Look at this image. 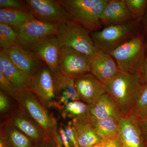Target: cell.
<instances>
[{
    "instance_id": "obj_30",
    "label": "cell",
    "mask_w": 147,
    "mask_h": 147,
    "mask_svg": "<svg viewBox=\"0 0 147 147\" xmlns=\"http://www.w3.org/2000/svg\"><path fill=\"white\" fill-rule=\"evenodd\" d=\"M0 88L3 91L17 100L18 96V92L14 86L10 81L0 72Z\"/></svg>"
},
{
    "instance_id": "obj_28",
    "label": "cell",
    "mask_w": 147,
    "mask_h": 147,
    "mask_svg": "<svg viewBox=\"0 0 147 147\" xmlns=\"http://www.w3.org/2000/svg\"><path fill=\"white\" fill-rule=\"evenodd\" d=\"M17 100L3 91L0 90L1 120L4 121L11 112L18 108Z\"/></svg>"
},
{
    "instance_id": "obj_8",
    "label": "cell",
    "mask_w": 147,
    "mask_h": 147,
    "mask_svg": "<svg viewBox=\"0 0 147 147\" xmlns=\"http://www.w3.org/2000/svg\"><path fill=\"white\" fill-rule=\"evenodd\" d=\"M91 59L84 54L69 47H62L59 63V71L76 79L90 73Z\"/></svg>"
},
{
    "instance_id": "obj_25",
    "label": "cell",
    "mask_w": 147,
    "mask_h": 147,
    "mask_svg": "<svg viewBox=\"0 0 147 147\" xmlns=\"http://www.w3.org/2000/svg\"><path fill=\"white\" fill-rule=\"evenodd\" d=\"M90 105L81 100L68 102L60 112L63 119L84 118L90 116Z\"/></svg>"
},
{
    "instance_id": "obj_26",
    "label": "cell",
    "mask_w": 147,
    "mask_h": 147,
    "mask_svg": "<svg viewBox=\"0 0 147 147\" xmlns=\"http://www.w3.org/2000/svg\"><path fill=\"white\" fill-rule=\"evenodd\" d=\"M20 45L18 33L12 27L0 23V46L6 49Z\"/></svg>"
},
{
    "instance_id": "obj_34",
    "label": "cell",
    "mask_w": 147,
    "mask_h": 147,
    "mask_svg": "<svg viewBox=\"0 0 147 147\" xmlns=\"http://www.w3.org/2000/svg\"><path fill=\"white\" fill-rule=\"evenodd\" d=\"M62 124L60 125L58 128V131L60 136L61 140L64 147H71L70 143L67 136L64 127Z\"/></svg>"
},
{
    "instance_id": "obj_10",
    "label": "cell",
    "mask_w": 147,
    "mask_h": 147,
    "mask_svg": "<svg viewBox=\"0 0 147 147\" xmlns=\"http://www.w3.org/2000/svg\"><path fill=\"white\" fill-rule=\"evenodd\" d=\"M27 8L35 18L39 21L60 24L69 19L57 1H24Z\"/></svg>"
},
{
    "instance_id": "obj_9",
    "label": "cell",
    "mask_w": 147,
    "mask_h": 147,
    "mask_svg": "<svg viewBox=\"0 0 147 147\" xmlns=\"http://www.w3.org/2000/svg\"><path fill=\"white\" fill-rule=\"evenodd\" d=\"M116 139L119 147H147L139 121L133 113L121 119Z\"/></svg>"
},
{
    "instance_id": "obj_14",
    "label": "cell",
    "mask_w": 147,
    "mask_h": 147,
    "mask_svg": "<svg viewBox=\"0 0 147 147\" xmlns=\"http://www.w3.org/2000/svg\"><path fill=\"white\" fill-rule=\"evenodd\" d=\"M4 121H6L26 135L34 144L50 138L46 132L24 113L19 106L11 112Z\"/></svg>"
},
{
    "instance_id": "obj_12",
    "label": "cell",
    "mask_w": 147,
    "mask_h": 147,
    "mask_svg": "<svg viewBox=\"0 0 147 147\" xmlns=\"http://www.w3.org/2000/svg\"><path fill=\"white\" fill-rule=\"evenodd\" d=\"M30 90L47 108H54L55 84L53 74L44 65L31 77Z\"/></svg>"
},
{
    "instance_id": "obj_16",
    "label": "cell",
    "mask_w": 147,
    "mask_h": 147,
    "mask_svg": "<svg viewBox=\"0 0 147 147\" xmlns=\"http://www.w3.org/2000/svg\"><path fill=\"white\" fill-rule=\"evenodd\" d=\"M53 75L55 96L54 108L60 111L68 102L80 100L74 85V79L60 71Z\"/></svg>"
},
{
    "instance_id": "obj_36",
    "label": "cell",
    "mask_w": 147,
    "mask_h": 147,
    "mask_svg": "<svg viewBox=\"0 0 147 147\" xmlns=\"http://www.w3.org/2000/svg\"><path fill=\"white\" fill-rule=\"evenodd\" d=\"M102 142L105 147H119L116 138L102 140Z\"/></svg>"
},
{
    "instance_id": "obj_2",
    "label": "cell",
    "mask_w": 147,
    "mask_h": 147,
    "mask_svg": "<svg viewBox=\"0 0 147 147\" xmlns=\"http://www.w3.org/2000/svg\"><path fill=\"white\" fill-rule=\"evenodd\" d=\"M108 0H57L69 19L91 32L102 28L100 17Z\"/></svg>"
},
{
    "instance_id": "obj_33",
    "label": "cell",
    "mask_w": 147,
    "mask_h": 147,
    "mask_svg": "<svg viewBox=\"0 0 147 147\" xmlns=\"http://www.w3.org/2000/svg\"><path fill=\"white\" fill-rule=\"evenodd\" d=\"M138 74L141 84H144L147 83V49L144 59Z\"/></svg>"
},
{
    "instance_id": "obj_6",
    "label": "cell",
    "mask_w": 147,
    "mask_h": 147,
    "mask_svg": "<svg viewBox=\"0 0 147 147\" xmlns=\"http://www.w3.org/2000/svg\"><path fill=\"white\" fill-rule=\"evenodd\" d=\"M17 101L19 108L53 138L58 131L57 121L31 90L19 93Z\"/></svg>"
},
{
    "instance_id": "obj_18",
    "label": "cell",
    "mask_w": 147,
    "mask_h": 147,
    "mask_svg": "<svg viewBox=\"0 0 147 147\" xmlns=\"http://www.w3.org/2000/svg\"><path fill=\"white\" fill-rule=\"evenodd\" d=\"M134 21L125 0H108L100 17L105 27L121 25Z\"/></svg>"
},
{
    "instance_id": "obj_4",
    "label": "cell",
    "mask_w": 147,
    "mask_h": 147,
    "mask_svg": "<svg viewBox=\"0 0 147 147\" xmlns=\"http://www.w3.org/2000/svg\"><path fill=\"white\" fill-rule=\"evenodd\" d=\"M56 36L62 47L71 48L90 59L99 51L94 44L90 32L70 19L59 24Z\"/></svg>"
},
{
    "instance_id": "obj_1",
    "label": "cell",
    "mask_w": 147,
    "mask_h": 147,
    "mask_svg": "<svg viewBox=\"0 0 147 147\" xmlns=\"http://www.w3.org/2000/svg\"><path fill=\"white\" fill-rule=\"evenodd\" d=\"M104 86L106 92L116 103L123 116L133 113L142 86L138 74L120 71Z\"/></svg>"
},
{
    "instance_id": "obj_7",
    "label": "cell",
    "mask_w": 147,
    "mask_h": 147,
    "mask_svg": "<svg viewBox=\"0 0 147 147\" xmlns=\"http://www.w3.org/2000/svg\"><path fill=\"white\" fill-rule=\"evenodd\" d=\"M62 47L57 36L50 35L32 42L26 48L34 53L54 75L59 71V63Z\"/></svg>"
},
{
    "instance_id": "obj_23",
    "label": "cell",
    "mask_w": 147,
    "mask_h": 147,
    "mask_svg": "<svg viewBox=\"0 0 147 147\" xmlns=\"http://www.w3.org/2000/svg\"><path fill=\"white\" fill-rule=\"evenodd\" d=\"M34 19V16L29 11L0 9V23L6 24L13 28Z\"/></svg>"
},
{
    "instance_id": "obj_3",
    "label": "cell",
    "mask_w": 147,
    "mask_h": 147,
    "mask_svg": "<svg viewBox=\"0 0 147 147\" xmlns=\"http://www.w3.org/2000/svg\"><path fill=\"white\" fill-rule=\"evenodd\" d=\"M147 49L144 35L139 32L109 54L115 61L120 71L138 74Z\"/></svg>"
},
{
    "instance_id": "obj_29",
    "label": "cell",
    "mask_w": 147,
    "mask_h": 147,
    "mask_svg": "<svg viewBox=\"0 0 147 147\" xmlns=\"http://www.w3.org/2000/svg\"><path fill=\"white\" fill-rule=\"evenodd\" d=\"M133 114L139 121L147 117V83L142 84L139 99Z\"/></svg>"
},
{
    "instance_id": "obj_24",
    "label": "cell",
    "mask_w": 147,
    "mask_h": 147,
    "mask_svg": "<svg viewBox=\"0 0 147 147\" xmlns=\"http://www.w3.org/2000/svg\"><path fill=\"white\" fill-rule=\"evenodd\" d=\"M90 120L98 135L102 140L116 138L117 137L119 121L113 118L97 119L90 115Z\"/></svg>"
},
{
    "instance_id": "obj_13",
    "label": "cell",
    "mask_w": 147,
    "mask_h": 147,
    "mask_svg": "<svg viewBox=\"0 0 147 147\" xmlns=\"http://www.w3.org/2000/svg\"><path fill=\"white\" fill-rule=\"evenodd\" d=\"M1 49L18 69L30 77L45 64L34 53L20 45L8 49Z\"/></svg>"
},
{
    "instance_id": "obj_32",
    "label": "cell",
    "mask_w": 147,
    "mask_h": 147,
    "mask_svg": "<svg viewBox=\"0 0 147 147\" xmlns=\"http://www.w3.org/2000/svg\"><path fill=\"white\" fill-rule=\"evenodd\" d=\"M64 127L71 147H79L74 131L71 121H69L67 124Z\"/></svg>"
},
{
    "instance_id": "obj_37",
    "label": "cell",
    "mask_w": 147,
    "mask_h": 147,
    "mask_svg": "<svg viewBox=\"0 0 147 147\" xmlns=\"http://www.w3.org/2000/svg\"><path fill=\"white\" fill-rule=\"evenodd\" d=\"M142 22L143 24V31L142 32L144 36L145 41L147 46V7L146 13Z\"/></svg>"
},
{
    "instance_id": "obj_15",
    "label": "cell",
    "mask_w": 147,
    "mask_h": 147,
    "mask_svg": "<svg viewBox=\"0 0 147 147\" xmlns=\"http://www.w3.org/2000/svg\"><path fill=\"white\" fill-rule=\"evenodd\" d=\"M74 85L80 100L90 105L107 93L104 84L91 73L74 79Z\"/></svg>"
},
{
    "instance_id": "obj_35",
    "label": "cell",
    "mask_w": 147,
    "mask_h": 147,
    "mask_svg": "<svg viewBox=\"0 0 147 147\" xmlns=\"http://www.w3.org/2000/svg\"><path fill=\"white\" fill-rule=\"evenodd\" d=\"M33 147H57L53 138L49 139L42 142L34 144Z\"/></svg>"
},
{
    "instance_id": "obj_11",
    "label": "cell",
    "mask_w": 147,
    "mask_h": 147,
    "mask_svg": "<svg viewBox=\"0 0 147 147\" xmlns=\"http://www.w3.org/2000/svg\"><path fill=\"white\" fill-rule=\"evenodd\" d=\"M59 24L47 23L35 18L14 28L18 33L20 45L26 47L32 42L48 36L56 35Z\"/></svg>"
},
{
    "instance_id": "obj_19",
    "label": "cell",
    "mask_w": 147,
    "mask_h": 147,
    "mask_svg": "<svg viewBox=\"0 0 147 147\" xmlns=\"http://www.w3.org/2000/svg\"><path fill=\"white\" fill-rule=\"evenodd\" d=\"M0 72L13 84L18 94L26 90L30 89L31 77L18 69L1 49Z\"/></svg>"
},
{
    "instance_id": "obj_20",
    "label": "cell",
    "mask_w": 147,
    "mask_h": 147,
    "mask_svg": "<svg viewBox=\"0 0 147 147\" xmlns=\"http://www.w3.org/2000/svg\"><path fill=\"white\" fill-rule=\"evenodd\" d=\"M71 121L79 147H91L102 142L90 120V116L73 119Z\"/></svg>"
},
{
    "instance_id": "obj_31",
    "label": "cell",
    "mask_w": 147,
    "mask_h": 147,
    "mask_svg": "<svg viewBox=\"0 0 147 147\" xmlns=\"http://www.w3.org/2000/svg\"><path fill=\"white\" fill-rule=\"evenodd\" d=\"M0 7L1 8L29 11L24 1L0 0Z\"/></svg>"
},
{
    "instance_id": "obj_40",
    "label": "cell",
    "mask_w": 147,
    "mask_h": 147,
    "mask_svg": "<svg viewBox=\"0 0 147 147\" xmlns=\"http://www.w3.org/2000/svg\"><path fill=\"white\" fill-rule=\"evenodd\" d=\"M0 147H6L4 143L3 142L2 140L0 139Z\"/></svg>"
},
{
    "instance_id": "obj_22",
    "label": "cell",
    "mask_w": 147,
    "mask_h": 147,
    "mask_svg": "<svg viewBox=\"0 0 147 147\" xmlns=\"http://www.w3.org/2000/svg\"><path fill=\"white\" fill-rule=\"evenodd\" d=\"M90 115L97 119L113 118L118 121L123 117L116 103L107 93L102 95L94 104L90 105Z\"/></svg>"
},
{
    "instance_id": "obj_27",
    "label": "cell",
    "mask_w": 147,
    "mask_h": 147,
    "mask_svg": "<svg viewBox=\"0 0 147 147\" xmlns=\"http://www.w3.org/2000/svg\"><path fill=\"white\" fill-rule=\"evenodd\" d=\"M133 20L138 24L142 22L147 7V0H125Z\"/></svg>"
},
{
    "instance_id": "obj_38",
    "label": "cell",
    "mask_w": 147,
    "mask_h": 147,
    "mask_svg": "<svg viewBox=\"0 0 147 147\" xmlns=\"http://www.w3.org/2000/svg\"><path fill=\"white\" fill-rule=\"evenodd\" d=\"M144 137L147 142V117L142 121H139Z\"/></svg>"
},
{
    "instance_id": "obj_21",
    "label": "cell",
    "mask_w": 147,
    "mask_h": 147,
    "mask_svg": "<svg viewBox=\"0 0 147 147\" xmlns=\"http://www.w3.org/2000/svg\"><path fill=\"white\" fill-rule=\"evenodd\" d=\"M0 139L6 147H33L34 145L28 137L6 121L1 122Z\"/></svg>"
},
{
    "instance_id": "obj_5",
    "label": "cell",
    "mask_w": 147,
    "mask_h": 147,
    "mask_svg": "<svg viewBox=\"0 0 147 147\" xmlns=\"http://www.w3.org/2000/svg\"><path fill=\"white\" fill-rule=\"evenodd\" d=\"M140 24L134 21L121 25L110 26L90 35L98 50L109 53L139 32Z\"/></svg>"
},
{
    "instance_id": "obj_39",
    "label": "cell",
    "mask_w": 147,
    "mask_h": 147,
    "mask_svg": "<svg viewBox=\"0 0 147 147\" xmlns=\"http://www.w3.org/2000/svg\"><path fill=\"white\" fill-rule=\"evenodd\" d=\"M91 147H105V146L104 144L102 142H101V143L97 144L94 145V146Z\"/></svg>"
},
{
    "instance_id": "obj_17",
    "label": "cell",
    "mask_w": 147,
    "mask_h": 147,
    "mask_svg": "<svg viewBox=\"0 0 147 147\" xmlns=\"http://www.w3.org/2000/svg\"><path fill=\"white\" fill-rule=\"evenodd\" d=\"M90 71L104 85L113 79L120 70L111 55L99 50L91 59Z\"/></svg>"
}]
</instances>
